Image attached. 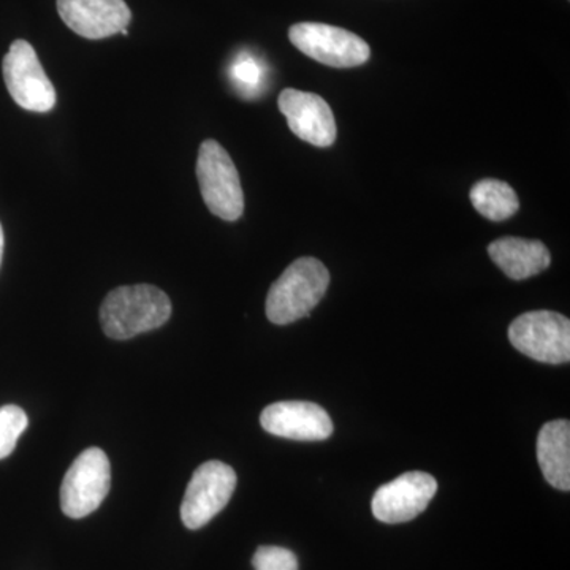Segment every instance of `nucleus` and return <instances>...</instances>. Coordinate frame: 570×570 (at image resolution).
Here are the masks:
<instances>
[{
    "label": "nucleus",
    "mask_w": 570,
    "mask_h": 570,
    "mask_svg": "<svg viewBox=\"0 0 570 570\" xmlns=\"http://www.w3.org/2000/svg\"><path fill=\"white\" fill-rule=\"evenodd\" d=\"M170 316V298L160 288L148 284L115 288L100 307L105 335L118 341L159 328Z\"/></svg>",
    "instance_id": "nucleus-1"
},
{
    "label": "nucleus",
    "mask_w": 570,
    "mask_h": 570,
    "mask_svg": "<svg viewBox=\"0 0 570 570\" xmlns=\"http://www.w3.org/2000/svg\"><path fill=\"white\" fill-rule=\"evenodd\" d=\"M330 285V273L321 261H295L269 288L266 317L276 325H288L306 317L321 303Z\"/></svg>",
    "instance_id": "nucleus-2"
},
{
    "label": "nucleus",
    "mask_w": 570,
    "mask_h": 570,
    "mask_svg": "<svg viewBox=\"0 0 570 570\" xmlns=\"http://www.w3.org/2000/svg\"><path fill=\"white\" fill-rule=\"evenodd\" d=\"M197 178L202 197L214 216L234 223L245 212V194L234 160L214 140L202 142L198 149Z\"/></svg>",
    "instance_id": "nucleus-3"
},
{
    "label": "nucleus",
    "mask_w": 570,
    "mask_h": 570,
    "mask_svg": "<svg viewBox=\"0 0 570 570\" xmlns=\"http://www.w3.org/2000/svg\"><path fill=\"white\" fill-rule=\"evenodd\" d=\"M111 487V466L102 449L85 450L71 463L61 487V508L70 519H85L100 508Z\"/></svg>",
    "instance_id": "nucleus-4"
},
{
    "label": "nucleus",
    "mask_w": 570,
    "mask_h": 570,
    "mask_svg": "<svg viewBox=\"0 0 570 570\" xmlns=\"http://www.w3.org/2000/svg\"><path fill=\"white\" fill-rule=\"evenodd\" d=\"M509 340L521 354L549 365L570 360V321L551 311L521 314L510 324Z\"/></svg>",
    "instance_id": "nucleus-5"
},
{
    "label": "nucleus",
    "mask_w": 570,
    "mask_h": 570,
    "mask_svg": "<svg viewBox=\"0 0 570 570\" xmlns=\"http://www.w3.org/2000/svg\"><path fill=\"white\" fill-rule=\"evenodd\" d=\"M288 39L303 55L336 69L363 66L371 56L362 37L322 22H298L292 26Z\"/></svg>",
    "instance_id": "nucleus-6"
},
{
    "label": "nucleus",
    "mask_w": 570,
    "mask_h": 570,
    "mask_svg": "<svg viewBox=\"0 0 570 570\" xmlns=\"http://www.w3.org/2000/svg\"><path fill=\"white\" fill-rule=\"evenodd\" d=\"M3 80L11 99L28 111L47 112L56 107V89L45 73L36 50L29 41L11 43L2 62Z\"/></svg>",
    "instance_id": "nucleus-7"
},
{
    "label": "nucleus",
    "mask_w": 570,
    "mask_h": 570,
    "mask_svg": "<svg viewBox=\"0 0 570 570\" xmlns=\"http://www.w3.org/2000/svg\"><path fill=\"white\" fill-rule=\"evenodd\" d=\"M236 489L234 469L223 461H206L194 472L181 504V520L189 530H200L223 512Z\"/></svg>",
    "instance_id": "nucleus-8"
},
{
    "label": "nucleus",
    "mask_w": 570,
    "mask_h": 570,
    "mask_svg": "<svg viewBox=\"0 0 570 570\" xmlns=\"http://www.w3.org/2000/svg\"><path fill=\"white\" fill-rule=\"evenodd\" d=\"M436 493L438 482L433 475L420 471L406 472L374 493L371 509L382 523H406L425 512Z\"/></svg>",
    "instance_id": "nucleus-9"
},
{
    "label": "nucleus",
    "mask_w": 570,
    "mask_h": 570,
    "mask_svg": "<svg viewBox=\"0 0 570 570\" xmlns=\"http://www.w3.org/2000/svg\"><path fill=\"white\" fill-rule=\"evenodd\" d=\"M279 110L299 140L317 148H328L336 140V121L330 105L321 96L298 89L281 92Z\"/></svg>",
    "instance_id": "nucleus-10"
},
{
    "label": "nucleus",
    "mask_w": 570,
    "mask_h": 570,
    "mask_svg": "<svg viewBox=\"0 0 570 570\" xmlns=\"http://www.w3.org/2000/svg\"><path fill=\"white\" fill-rule=\"evenodd\" d=\"M261 423L266 433L292 441H325L333 433V422L325 409L307 401L269 404L262 412Z\"/></svg>",
    "instance_id": "nucleus-11"
},
{
    "label": "nucleus",
    "mask_w": 570,
    "mask_h": 570,
    "mask_svg": "<svg viewBox=\"0 0 570 570\" xmlns=\"http://www.w3.org/2000/svg\"><path fill=\"white\" fill-rule=\"evenodd\" d=\"M58 11L67 28L89 40L121 33L132 20L124 0H58Z\"/></svg>",
    "instance_id": "nucleus-12"
},
{
    "label": "nucleus",
    "mask_w": 570,
    "mask_h": 570,
    "mask_svg": "<svg viewBox=\"0 0 570 570\" xmlns=\"http://www.w3.org/2000/svg\"><path fill=\"white\" fill-rule=\"evenodd\" d=\"M489 254L491 261L513 281L530 279L551 264L549 247L535 239L505 236L491 243Z\"/></svg>",
    "instance_id": "nucleus-13"
},
{
    "label": "nucleus",
    "mask_w": 570,
    "mask_h": 570,
    "mask_svg": "<svg viewBox=\"0 0 570 570\" xmlns=\"http://www.w3.org/2000/svg\"><path fill=\"white\" fill-rule=\"evenodd\" d=\"M538 461L543 478L557 490H570V423H546L538 438Z\"/></svg>",
    "instance_id": "nucleus-14"
},
{
    "label": "nucleus",
    "mask_w": 570,
    "mask_h": 570,
    "mask_svg": "<svg viewBox=\"0 0 570 570\" xmlns=\"http://www.w3.org/2000/svg\"><path fill=\"white\" fill-rule=\"evenodd\" d=\"M471 204L493 223L510 219L520 208L515 190L508 183L491 178L474 184L471 189Z\"/></svg>",
    "instance_id": "nucleus-15"
},
{
    "label": "nucleus",
    "mask_w": 570,
    "mask_h": 570,
    "mask_svg": "<svg viewBox=\"0 0 570 570\" xmlns=\"http://www.w3.org/2000/svg\"><path fill=\"white\" fill-rule=\"evenodd\" d=\"M266 71L264 63L255 59L254 56L242 52L238 58L232 62L230 80L239 96L246 99H254L261 96L265 89Z\"/></svg>",
    "instance_id": "nucleus-16"
},
{
    "label": "nucleus",
    "mask_w": 570,
    "mask_h": 570,
    "mask_svg": "<svg viewBox=\"0 0 570 570\" xmlns=\"http://www.w3.org/2000/svg\"><path fill=\"white\" fill-rule=\"evenodd\" d=\"M29 425L28 414L20 406L7 404L0 407V460L13 453L18 439Z\"/></svg>",
    "instance_id": "nucleus-17"
},
{
    "label": "nucleus",
    "mask_w": 570,
    "mask_h": 570,
    "mask_svg": "<svg viewBox=\"0 0 570 570\" xmlns=\"http://www.w3.org/2000/svg\"><path fill=\"white\" fill-rule=\"evenodd\" d=\"M255 570H298L294 551L283 547H261L253 558Z\"/></svg>",
    "instance_id": "nucleus-18"
},
{
    "label": "nucleus",
    "mask_w": 570,
    "mask_h": 570,
    "mask_svg": "<svg viewBox=\"0 0 570 570\" xmlns=\"http://www.w3.org/2000/svg\"><path fill=\"white\" fill-rule=\"evenodd\" d=\"M3 246H6V239H3L2 225H0V264H2Z\"/></svg>",
    "instance_id": "nucleus-19"
}]
</instances>
